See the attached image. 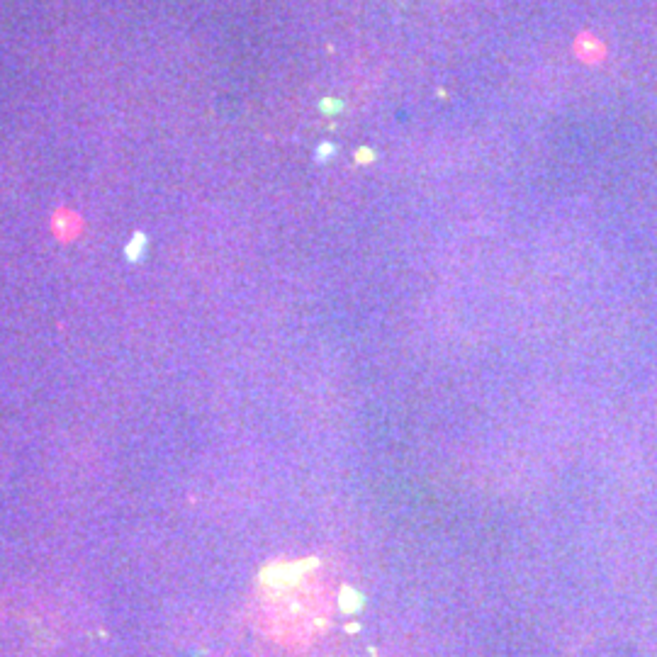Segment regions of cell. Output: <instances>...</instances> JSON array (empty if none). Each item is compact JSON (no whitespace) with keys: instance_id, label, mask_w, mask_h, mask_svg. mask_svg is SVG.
Returning <instances> with one entry per match:
<instances>
[{"instance_id":"obj_3","label":"cell","mask_w":657,"mask_h":657,"mask_svg":"<svg viewBox=\"0 0 657 657\" xmlns=\"http://www.w3.org/2000/svg\"><path fill=\"white\" fill-rule=\"evenodd\" d=\"M338 107H341V105H338L336 100H324V102H322V110H324V112H329V115H331V112H336Z\"/></svg>"},{"instance_id":"obj_2","label":"cell","mask_w":657,"mask_h":657,"mask_svg":"<svg viewBox=\"0 0 657 657\" xmlns=\"http://www.w3.org/2000/svg\"><path fill=\"white\" fill-rule=\"evenodd\" d=\"M144 246H146V236L144 234H134V239L129 241V246H127V258H129V261H139V258H141V251H144Z\"/></svg>"},{"instance_id":"obj_1","label":"cell","mask_w":657,"mask_h":657,"mask_svg":"<svg viewBox=\"0 0 657 657\" xmlns=\"http://www.w3.org/2000/svg\"><path fill=\"white\" fill-rule=\"evenodd\" d=\"M51 229H54V234L59 236L61 241H73V239L80 234L83 222H80V217L76 212L59 210L54 214V219H51Z\"/></svg>"},{"instance_id":"obj_4","label":"cell","mask_w":657,"mask_h":657,"mask_svg":"<svg viewBox=\"0 0 657 657\" xmlns=\"http://www.w3.org/2000/svg\"><path fill=\"white\" fill-rule=\"evenodd\" d=\"M370 158H373L370 149H360V151H358V161H370Z\"/></svg>"}]
</instances>
